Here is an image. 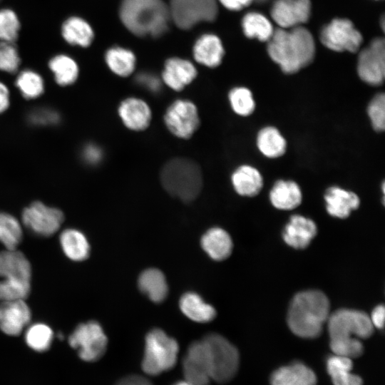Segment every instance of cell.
Returning a JSON list of instances; mask_svg holds the SVG:
<instances>
[{"instance_id":"1","label":"cell","mask_w":385,"mask_h":385,"mask_svg":"<svg viewBox=\"0 0 385 385\" xmlns=\"http://www.w3.org/2000/svg\"><path fill=\"white\" fill-rule=\"evenodd\" d=\"M327 322L329 345L334 354L351 359L362 354L364 347L359 339L369 338L374 332L367 314L359 310L341 309L330 314Z\"/></svg>"},{"instance_id":"2","label":"cell","mask_w":385,"mask_h":385,"mask_svg":"<svg viewBox=\"0 0 385 385\" xmlns=\"http://www.w3.org/2000/svg\"><path fill=\"white\" fill-rule=\"evenodd\" d=\"M267 51L270 58L286 73L297 72L309 65L315 53L312 34L306 28L295 26L290 30H274L268 41Z\"/></svg>"},{"instance_id":"3","label":"cell","mask_w":385,"mask_h":385,"mask_svg":"<svg viewBox=\"0 0 385 385\" xmlns=\"http://www.w3.org/2000/svg\"><path fill=\"white\" fill-rule=\"evenodd\" d=\"M327 297L319 290L297 293L291 301L287 324L297 336L304 339L318 337L330 314Z\"/></svg>"},{"instance_id":"4","label":"cell","mask_w":385,"mask_h":385,"mask_svg":"<svg viewBox=\"0 0 385 385\" xmlns=\"http://www.w3.org/2000/svg\"><path fill=\"white\" fill-rule=\"evenodd\" d=\"M120 17L133 34L154 37L167 30L170 18L169 9L162 0H123Z\"/></svg>"},{"instance_id":"5","label":"cell","mask_w":385,"mask_h":385,"mask_svg":"<svg viewBox=\"0 0 385 385\" xmlns=\"http://www.w3.org/2000/svg\"><path fill=\"white\" fill-rule=\"evenodd\" d=\"M160 179L169 194L184 202L195 199L202 187V175L199 165L185 158L168 161L162 169Z\"/></svg>"},{"instance_id":"6","label":"cell","mask_w":385,"mask_h":385,"mask_svg":"<svg viewBox=\"0 0 385 385\" xmlns=\"http://www.w3.org/2000/svg\"><path fill=\"white\" fill-rule=\"evenodd\" d=\"M0 301L26 299L31 290V268L26 256L16 250L0 252Z\"/></svg>"},{"instance_id":"7","label":"cell","mask_w":385,"mask_h":385,"mask_svg":"<svg viewBox=\"0 0 385 385\" xmlns=\"http://www.w3.org/2000/svg\"><path fill=\"white\" fill-rule=\"evenodd\" d=\"M207 357L211 380L226 383L236 374L240 361L237 348L222 336L212 333L202 339Z\"/></svg>"},{"instance_id":"8","label":"cell","mask_w":385,"mask_h":385,"mask_svg":"<svg viewBox=\"0 0 385 385\" xmlns=\"http://www.w3.org/2000/svg\"><path fill=\"white\" fill-rule=\"evenodd\" d=\"M178 353V344L173 338L161 329H153L145 337L142 368L147 374L158 375L175 366Z\"/></svg>"},{"instance_id":"9","label":"cell","mask_w":385,"mask_h":385,"mask_svg":"<svg viewBox=\"0 0 385 385\" xmlns=\"http://www.w3.org/2000/svg\"><path fill=\"white\" fill-rule=\"evenodd\" d=\"M68 343L78 350L80 358L86 361L98 360L105 353L107 337L101 325L90 321L79 324L70 335Z\"/></svg>"},{"instance_id":"10","label":"cell","mask_w":385,"mask_h":385,"mask_svg":"<svg viewBox=\"0 0 385 385\" xmlns=\"http://www.w3.org/2000/svg\"><path fill=\"white\" fill-rule=\"evenodd\" d=\"M169 13L176 26L190 29L200 21H212L217 14L216 0H170Z\"/></svg>"},{"instance_id":"11","label":"cell","mask_w":385,"mask_h":385,"mask_svg":"<svg viewBox=\"0 0 385 385\" xmlns=\"http://www.w3.org/2000/svg\"><path fill=\"white\" fill-rule=\"evenodd\" d=\"M164 122L168 130L176 137L190 138L200 125L197 108L189 100H176L167 108Z\"/></svg>"},{"instance_id":"12","label":"cell","mask_w":385,"mask_h":385,"mask_svg":"<svg viewBox=\"0 0 385 385\" xmlns=\"http://www.w3.org/2000/svg\"><path fill=\"white\" fill-rule=\"evenodd\" d=\"M320 40L331 50L356 52L361 46L362 36L351 21L335 19L322 29Z\"/></svg>"},{"instance_id":"13","label":"cell","mask_w":385,"mask_h":385,"mask_svg":"<svg viewBox=\"0 0 385 385\" xmlns=\"http://www.w3.org/2000/svg\"><path fill=\"white\" fill-rule=\"evenodd\" d=\"M357 71L360 78L371 86L381 85L385 76V44L381 38L374 39L358 58Z\"/></svg>"},{"instance_id":"14","label":"cell","mask_w":385,"mask_h":385,"mask_svg":"<svg viewBox=\"0 0 385 385\" xmlns=\"http://www.w3.org/2000/svg\"><path fill=\"white\" fill-rule=\"evenodd\" d=\"M24 224L36 234L48 237L58 231L63 221V212L56 208L34 202L22 213Z\"/></svg>"},{"instance_id":"15","label":"cell","mask_w":385,"mask_h":385,"mask_svg":"<svg viewBox=\"0 0 385 385\" xmlns=\"http://www.w3.org/2000/svg\"><path fill=\"white\" fill-rule=\"evenodd\" d=\"M185 380L192 385H209L211 377L202 340L190 344L183 359Z\"/></svg>"},{"instance_id":"16","label":"cell","mask_w":385,"mask_h":385,"mask_svg":"<svg viewBox=\"0 0 385 385\" xmlns=\"http://www.w3.org/2000/svg\"><path fill=\"white\" fill-rule=\"evenodd\" d=\"M310 12L309 0H276L271 9L272 18L282 29L307 22Z\"/></svg>"},{"instance_id":"17","label":"cell","mask_w":385,"mask_h":385,"mask_svg":"<svg viewBox=\"0 0 385 385\" xmlns=\"http://www.w3.org/2000/svg\"><path fill=\"white\" fill-rule=\"evenodd\" d=\"M25 299L1 301L0 303V329L11 336H17L29 324L31 311Z\"/></svg>"},{"instance_id":"18","label":"cell","mask_w":385,"mask_h":385,"mask_svg":"<svg viewBox=\"0 0 385 385\" xmlns=\"http://www.w3.org/2000/svg\"><path fill=\"white\" fill-rule=\"evenodd\" d=\"M118 115L123 124L132 130H143L151 121V111L144 101L135 98H127L119 105Z\"/></svg>"},{"instance_id":"19","label":"cell","mask_w":385,"mask_h":385,"mask_svg":"<svg viewBox=\"0 0 385 385\" xmlns=\"http://www.w3.org/2000/svg\"><path fill=\"white\" fill-rule=\"evenodd\" d=\"M317 232V225L311 219L299 215H292L286 225L282 237L284 241L295 249L306 248Z\"/></svg>"},{"instance_id":"20","label":"cell","mask_w":385,"mask_h":385,"mask_svg":"<svg viewBox=\"0 0 385 385\" xmlns=\"http://www.w3.org/2000/svg\"><path fill=\"white\" fill-rule=\"evenodd\" d=\"M195 66L189 61L171 58L166 61L162 78L164 83L176 91H182L197 76Z\"/></svg>"},{"instance_id":"21","label":"cell","mask_w":385,"mask_h":385,"mask_svg":"<svg viewBox=\"0 0 385 385\" xmlns=\"http://www.w3.org/2000/svg\"><path fill=\"white\" fill-rule=\"evenodd\" d=\"M324 200L328 213L338 218L349 217L351 212L357 209L360 204L356 193L337 186H332L327 190Z\"/></svg>"},{"instance_id":"22","label":"cell","mask_w":385,"mask_h":385,"mask_svg":"<svg viewBox=\"0 0 385 385\" xmlns=\"http://www.w3.org/2000/svg\"><path fill=\"white\" fill-rule=\"evenodd\" d=\"M270 382L272 385H316L317 377L310 368L297 361L274 371Z\"/></svg>"},{"instance_id":"23","label":"cell","mask_w":385,"mask_h":385,"mask_svg":"<svg viewBox=\"0 0 385 385\" xmlns=\"http://www.w3.org/2000/svg\"><path fill=\"white\" fill-rule=\"evenodd\" d=\"M196 61L207 67L219 66L224 56L220 39L214 34H205L199 38L193 47Z\"/></svg>"},{"instance_id":"24","label":"cell","mask_w":385,"mask_h":385,"mask_svg":"<svg viewBox=\"0 0 385 385\" xmlns=\"http://www.w3.org/2000/svg\"><path fill=\"white\" fill-rule=\"evenodd\" d=\"M201 245L205 252L217 261L227 258L233 246L230 235L220 227L208 230L202 237Z\"/></svg>"},{"instance_id":"25","label":"cell","mask_w":385,"mask_h":385,"mask_svg":"<svg viewBox=\"0 0 385 385\" xmlns=\"http://www.w3.org/2000/svg\"><path fill=\"white\" fill-rule=\"evenodd\" d=\"M270 199L279 210H292L302 202V192L299 185L292 180H278L272 187Z\"/></svg>"},{"instance_id":"26","label":"cell","mask_w":385,"mask_h":385,"mask_svg":"<svg viewBox=\"0 0 385 385\" xmlns=\"http://www.w3.org/2000/svg\"><path fill=\"white\" fill-rule=\"evenodd\" d=\"M232 183L239 195L252 197L261 190L263 180L256 168L245 165L237 168L232 173Z\"/></svg>"},{"instance_id":"27","label":"cell","mask_w":385,"mask_h":385,"mask_svg":"<svg viewBox=\"0 0 385 385\" xmlns=\"http://www.w3.org/2000/svg\"><path fill=\"white\" fill-rule=\"evenodd\" d=\"M326 364L334 385H362V379L351 373V359L334 354L327 358Z\"/></svg>"},{"instance_id":"28","label":"cell","mask_w":385,"mask_h":385,"mask_svg":"<svg viewBox=\"0 0 385 385\" xmlns=\"http://www.w3.org/2000/svg\"><path fill=\"white\" fill-rule=\"evenodd\" d=\"M138 287L154 302H161L167 297L168 287L164 274L155 268L143 271L138 278Z\"/></svg>"},{"instance_id":"29","label":"cell","mask_w":385,"mask_h":385,"mask_svg":"<svg viewBox=\"0 0 385 385\" xmlns=\"http://www.w3.org/2000/svg\"><path fill=\"white\" fill-rule=\"evenodd\" d=\"M180 308L187 317L200 323L210 322L216 315L215 308L194 292H188L182 296Z\"/></svg>"},{"instance_id":"30","label":"cell","mask_w":385,"mask_h":385,"mask_svg":"<svg viewBox=\"0 0 385 385\" xmlns=\"http://www.w3.org/2000/svg\"><path fill=\"white\" fill-rule=\"evenodd\" d=\"M61 34L69 44L81 47L90 46L94 36L89 24L78 16L69 17L63 22Z\"/></svg>"},{"instance_id":"31","label":"cell","mask_w":385,"mask_h":385,"mask_svg":"<svg viewBox=\"0 0 385 385\" xmlns=\"http://www.w3.org/2000/svg\"><path fill=\"white\" fill-rule=\"evenodd\" d=\"M61 244L66 255L72 260L82 261L88 258L90 246L86 237L78 230H66L60 237Z\"/></svg>"},{"instance_id":"32","label":"cell","mask_w":385,"mask_h":385,"mask_svg":"<svg viewBox=\"0 0 385 385\" xmlns=\"http://www.w3.org/2000/svg\"><path fill=\"white\" fill-rule=\"evenodd\" d=\"M257 145L260 152L271 158L282 155L286 150V141L274 127L267 126L258 133Z\"/></svg>"},{"instance_id":"33","label":"cell","mask_w":385,"mask_h":385,"mask_svg":"<svg viewBox=\"0 0 385 385\" xmlns=\"http://www.w3.org/2000/svg\"><path fill=\"white\" fill-rule=\"evenodd\" d=\"M105 58L109 68L118 76H128L135 69V55L128 49L111 48L107 51Z\"/></svg>"},{"instance_id":"34","label":"cell","mask_w":385,"mask_h":385,"mask_svg":"<svg viewBox=\"0 0 385 385\" xmlns=\"http://www.w3.org/2000/svg\"><path fill=\"white\" fill-rule=\"evenodd\" d=\"M48 66L53 73L55 80L58 85H71L78 78V65L71 57L67 55L55 56L50 60Z\"/></svg>"},{"instance_id":"35","label":"cell","mask_w":385,"mask_h":385,"mask_svg":"<svg viewBox=\"0 0 385 385\" xmlns=\"http://www.w3.org/2000/svg\"><path fill=\"white\" fill-rule=\"evenodd\" d=\"M242 26L245 34L249 38H256L260 41H269L274 29L272 24L262 14L250 12L242 19Z\"/></svg>"},{"instance_id":"36","label":"cell","mask_w":385,"mask_h":385,"mask_svg":"<svg viewBox=\"0 0 385 385\" xmlns=\"http://www.w3.org/2000/svg\"><path fill=\"white\" fill-rule=\"evenodd\" d=\"M22 238L19 221L9 214L0 212V242L6 250H16Z\"/></svg>"},{"instance_id":"37","label":"cell","mask_w":385,"mask_h":385,"mask_svg":"<svg viewBox=\"0 0 385 385\" xmlns=\"http://www.w3.org/2000/svg\"><path fill=\"white\" fill-rule=\"evenodd\" d=\"M16 85L26 98H37L43 92V78L31 70L21 71L16 78Z\"/></svg>"},{"instance_id":"38","label":"cell","mask_w":385,"mask_h":385,"mask_svg":"<svg viewBox=\"0 0 385 385\" xmlns=\"http://www.w3.org/2000/svg\"><path fill=\"white\" fill-rule=\"evenodd\" d=\"M25 339L29 347L36 351H44L51 346L53 332L44 324H35L27 329Z\"/></svg>"},{"instance_id":"39","label":"cell","mask_w":385,"mask_h":385,"mask_svg":"<svg viewBox=\"0 0 385 385\" xmlns=\"http://www.w3.org/2000/svg\"><path fill=\"white\" fill-rule=\"evenodd\" d=\"M232 110L235 113L247 116L252 114L255 108V103L252 92L245 87L232 88L228 95Z\"/></svg>"},{"instance_id":"40","label":"cell","mask_w":385,"mask_h":385,"mask_svg":"<svg viewBox=\"0 0 385 385\" xmlns=\"http://www.w3.org/2000/svg\"><path fill=\"white\" fill-rule=\"evenodd\" d=\"M19 30L20 21L16 13L9 9H0V41L14 42Z\"/></svg>"},{"instance_id":"41","label":"cell","mask_w":385,"mask_h":385,"mask_svg":"<svg viewBox=\"0 0 385 385\" xmlns=\"http://www.w3.org/2000/svg\"><path fill=\"white\" fill-rule=\"evenodd\" d=\"M20 64V57L14 42L0 41V71L14 73Z\"/></svg>"},{"instance_id":"42","label":"cell","mask_w":385,"mask_h":385,"mask_svg":"<svg viewBox=\"0 0 385 385\" xmlns=\"http://www.w3.org/2000/svg\"><path fill=\"white\" fill-rule=\"evenodd\" d=\"M367 112L374 129L384 131L385 128V96L379 93L370 101Z\"/></svg>"},{"instance_id":"43","label":"cell","mask_w":385,"mask_h":385,"mask_svg":"<svg viewBox=\"0 0 385 385\" xmlns=\"http://www.w3.org/2000/svg\"><path fill=\"white\" fill-rule=\"evenodd\" d=\"M59 119V115L55 111L44 108L35 109L29 115V121L37 125H54Z\"/></svg>"},{"instance_id":"44","label":"cell","mask_w":385,"mask_h":385,"mask_svg":"<svg viewBox=\"0 0 385 385\" xmlns=\"http://www.w3.org/2000/svg\"><path fill=\"white\" fill-rule=\"evenodd\" d=\"M101 157V150L95 145H87L83 150V158L88 163L96 164L100 161Z\"/></svg>"},{"instance_id":"45","label":"cell","mask_w":385,"mask_h":385,"mask_svg":"<svg viewBox=\"0 0 385 385\" xmlns=\"http://www.w3.org/2000/svg\"><path fill=\"white\" fill-rule=\"evenodd\" d=\"M374 327L382 329L384 324V307L382 304L376 306L369 317Z\"/></svg>"},{"instance_id":"46","label":"cell","mask_w":385,"mask_h":385,"mask_svg":"<svg viewBox=\"0 0 385 385\" xmlns=\"http://www.w3.org/2000/svg\"><path fill=\"white\" fill-rule=\"evenodd\" d=\"M138 81L151 91H158L160 88V82L152 75L143 73L138 76Z\"/></svg>"},{"instance_id":"47","label":"cell","mask_w":385,"mask_h":385,"mask_svg":"<svg viewBox=\"0 0 385 385\" xmlns=\"http://www.w3.org/2000/svg\"><path fill=\"white\" fill-rule=\"evenodd\" d=\"M115 385H152L150 381L139 375H130L121 379Z\"/></svg>"},{"instance_id":"48","label":"cell","mask_w":385,"mask_h":385,"mask_svg":"<svg viewBox=\"0 0 385 385\" xmlns=\"http://www.w3.org/2000/svg\"><path fill=\"white\" fill-rule=\"evenodd\" d=\"M253 0H220L221 4L227 9L238 11L247 6Z\"/></svg>"},{"instance_id":"49","label":"cell","mask_w":385,"mask_h":385,"mask_svg":"<svg viewBox=\"0 0 385 385\" xmlns=\"http://www.w3.org/2000/svg\"><path fill=\"white\" fill-rule=\"evenodd\" d=\"M9 105V92L7 87L0 82V113L7 109Z\"/></svg>"},{"instance_id":"50","label":"cell","mask_w":385,"mask_h":385,"mask_svg":"<svg viewBox=\"0 0 385 385\" xmlns=\"http://www.w3.org/2000/svg\"><path fill=\"white\" fill-rule=\"evenodd\" d=\"M173 385H192V384L184 380V381H178L173 384Z\"/></svg>"},{"instance_id":"51","label":"cell","mask_w":385,"mask_h":385,"mask_svg":"<svg viewBox=\"0 0 385 385\" xmlns=\"http://www.w3.org/2000/svg\"><path fill=\"white\" fill-rule=\"evenodd\" d=\"M255 1H256L258 3H263V2H265V1H267L268 0H255Z\"/></svg>"},{"instance_id":"52","label":"cell","mask_w":385,"mask_h":385,"mask_svg":"<svg viewBox=\"0 0 385 385\" xmlns=\"http://www.w3.org/2000/svg\"><path fill=\"white\" fill-rule=\"evenodd\" d=\"M58 337L59 339H63V335H62L61 333H60V334L58 333Z\"/></svg>"}]
</instances>
